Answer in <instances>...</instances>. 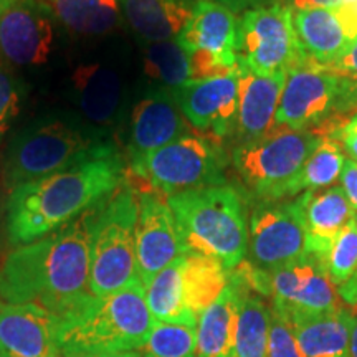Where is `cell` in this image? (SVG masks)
Returning <instances> with one entry per match:
<instances>
[{
    "label": "cell",
    "mask_w": 357,
    "mask_h": 357,
    "mask_svg": "<svg viewBox=\"0 0 357 357\" xmlns=\"http://www.w3.org/2000/svg\"><path fill=\"white\" fill-rule=\"evenodd\" d=\"M89 218L91 211L13 250L0 268V300L40 306L60 321L83 310L95 298L89 287Z\"/></svg>",
    "instance_id": "obj_1"
},
{
    "label": "cell",
    "mask_w": 357,
    "mask_h": 357,
    "mask_svg": "<svg viewBox=\"0 0 357 357\" xmlns=\"http://www.w3.org/2000/svg\"><path fill=\"white\" fill-rule=\"evenodd\" d=\"M123 177V158L114 153L15 187L7 204L10 243H32L68 225L113 195Z\"/></svg>",
    "instance_id": "obj_2"
},
{
    "label": "cell",
    "mask_w": 357,
    "mask_h": 357,
    "mask_svg": "<svg viewBox=\"0 0 357 357\" xmlns=\"http://www.w3.org/2000/svg\"><path fill=\"white\" fill-rule=\"evenodd\" d=\"M118 153L106 132L66 114L38 118L15 134L3 162L8 189Z\"/></svg>",
    "instance_id": "obj_3"
},
{
    "label": "cell",
    "mask_w": 357,
    "mask_h": 357,
    "mask_svg": "<svg viewBox=\"0 0 357 357\" xmlns=\"http://www.w3.org/2000/svg\"><path fill=\"white\" fill-rule=\"evenodd\" d=\"M182 253L215 258L231 271L245 260L248 227L238 192L230 185L202 187L169 195Z\"/></svg>",
    "instance_id": "obj_4"
},
{
    "label": "cell",
    "mask_w": 357,
    "mask_h": 357,
    "mask_svg": "<svg viewBox=\"0 0 357 357\" xmlns=\"http://www.w3.org/2000/svg\"><path fill=\"white\" fill-rule=\"evenodd\" d=\"M155 323L139 280L118 291L95 296L83 310L61 321V356L139 351Z\"/></svg>",
    "instance_id": "obj_5"
},
{
    "label": "cell",
    "mask_w": 357,
    "mask_h": 357,
    "mask_svg": "<svg viewBox=\"0 0 357 357\" xmlns=\"http://www.w3.org/2000/svg\"><path fill=\"white\" fill-rule=\"evenodd\" d=\"M136 220L137 199L128 187L91 208L89 287L95 296H106L139 280Z\"/></svg>",
    "instance_id": "obj_6"
},
{
    "label": "cell",
    "mask_w": 357,
    "mask_h": 357,
    "mask_svg": "<svg viewBox=\"0 0 357 357\" xmlns=\"http://www.w3.org/2000/svg\"><path fill=\"white\" fill-rule=\"evenodd\" d=\"M129 164L134 176L149 189L167 195L225 185V151L222 141L208 134L187 132L171 144Z\"/></svg>",
    "instance_id": "obj_7"
},
{
    "label": "cell",
    "mask_w": 357,
    "mask_h": 357,
    "mask_svg": "<svg viewBox=\"0 0 357 357\" xmlns=\"http://www.w3.org/2000/svg\"><path fill=\"white\" fill-rule=\"evenodd\" d=\"M319 142L321 137L312 129L275 128L258 139L240 142L231 154V162L255 197L275 202L281 200L283 189Z\"/></svg>",
    "instance_id": "obj_8"
},
{
    "label": "cell",
    "mask_w": 357,
    "mask_h": 357,
    "mask_svg": "<svg viewBox=\"0 0 357 357\" xmlns=\"http://www.w3.org/2000/svg\"><path fill=\"white\" fill-rule=\"evenodd\" d=\"M238 63L261 77L288 73L305 63L284 0L243 12L238 29Z\"/></svg>",
    "instance_id": "obj_9"
},
{
    "label": "cell",
    "mask_w": 357,
    "mask_h": 357,
    "mask_svg": "<svg viewBox=\"0 0 357 357\" xmlns=\"http://www.w3.org/2000/svg\"><path fill=\"white\" fill-rule=\"evenodd\" d=\"M248 248L253 265L271 271L306 253L301 197L289 202H261L252 212Z\"/></svg>",
    "instance_id": "obj_10"
},
{
    "label": "cell",
    "mask_w": 357,
    "mask_h": 357,
    "mask_svg": "<svg viewBox=\"0 0 357 357\" xmlns=\"http://www.w3.org/2000/svg\"><path fill=\"white\" fill-rule=\"evenodd\" d=\"M339 83L341 77L319 65L305 63L289 70L275 128L291 131L314 129L334 113Z\"/></svg>",
    "instance_id": "obj_11"
},
{
    "label": "cell",
    "mask_w": 357,
    "mask_h": 357,
    "mask_svg": "<svg viewBox=\"0 0 357 357\" xmlns=\"http://www.w3.org/2000/svg\"><path fill=\"white\" fill-rule=\"evenodd\" d=\"M185 121L200 132L223 139L235 131L238 109V68L222 77L185 82L172 89Z\"/></svg>",
    "instance_id": "obj_12"
},
{
    "label": "cell",
    "mask_w": 357,
    "mask_h": 357,
    "mask_svg": "<svg viewBox=\"0 0 357 357\" xmlns=\"http://www.w3.org/2000/svg\"><path fill=\"white\" fill-rule=\"evenodd\" d=\"M266 276L271 305L281 310L311 314L339 307L337 289L326 273L323 261L310 253L266 271Z\"/></svg>",
    "instance_id": "obj_13"
},
{
    "label": "cell",
    "mask_w": 357,
    "mask_h": 357,
    "mask_svg": "<svg viewBox=\"0 0 357 357\" xmlns=\"http://www.w3.org/2000/svg\"><path fill=\"white\" fill-rule=\"evenodd\" d=\"M55 45V20L37 0H17L0 15V61L12 66H38Z\"/></svg>",
    "instance_id": "obj_14"
},
{
    "label": "cell",
    "mask_w": 357,
    "mask_h": 357,
    "mask_svg": "<svg viewBox=\"0 0 357 357\" xmlns=\"http://www.w3.org/2000/svg\"><path fill=\"white\" fill-rule=\"evenodd\" d=\"M181 255L176 220L167 200L142 192L137 199L136 220V265L142 287Z\"/></svg>",
    "instance_id": "obj_15"
},
{
    "label": "cell",
    "mask_w": 357,
    "mask_h": 357,
    "mask_svg": "<svg viewBox=\"0 0 357 357\" xmlns=\"http://www.w3.org/2000/svg\"><path fill=\"white\" fill-rule=\"evenodd\" d=\"M189 131V123L178 109L172 91L154 89L132 108L128 131L129 162L142 159L171 144Z\"/></svg>",
    "instance_id": "obj_16"
},
{
    "label": "cell",
    "mask_w": 357,
    "mask_h": 357,
    "mask_svg": "<svg viewBox=\"0 0 357 357\" xmlns=\"http://www.w3.org/2000/svg\"><path fill=\"white\" fill-rule=\"evenodd\" d=\"M61 321L35 305H0V357H61Z\"/></svg>",
    "instance_id": "obj_17"
},
{
    "label": "cell",
    "mask_w": 357,
    "mask_h": 357,
    "mask_svg": "<svg viewBox=\"0 0 357 357\" xmlns=\"http://www.w3.org/2000/svg\"><path fill=\"white\" fill-rule=\"evenodd\" d=\"M238 15L213 0H197L176 42L187 53L205 52L238 63Z\"/></svg>",
    "instance_id": "obj_18"
},
{
    "label": "cell",
    "mask_w": 357,
    "mask_h": 357,
    "mask_svg": "<svg viewBox=\"0 0 357 357\" xmlns=\"http://www.w3.org/2000/svg\"><path fill=\"white\" fill-rule=\"evenodd\" d=\"M71 93L89 126L106 132L116 123L121 111L124 88L119 73L111 66L79 65L71 75Z\"/></svg>",
    "instance_id": "obj_19"
},
{
    "label": "cell",
    "mask_w": 357,
    "mask_h": 357,
    "mask_svg": "<svg viewBox=\"0 0 357 357\" xmlns=\"http://www.w3.org/2000/svg\"><path fill=\"white\" fill-rule=\"evenodd\" d=\"M252 291L236 268L220 296L202 312L195 326V357H234L236 323L245 294Z\"/></svg>",
    "instance_id": "obj_20"
},
{
    "label": "cell",
    "mask_w": 357,
    "mask_h": 357,
    "mask_svg": "<svg viewBox=\"0 0 357 357\" xmlns=\"http://www.w3.org/2000/svg\"><path fill=\"white\" fill-rule=\"evenodd\" d=\"M288 73L261 77L238 63V109L235 131L243 141L258 139L275 128Z\"/></svg>",
    "instance_id": "obj_21"
},
{
    "label": "cell",
    "mask_w": 357,
    "mask_h": 357,
    "mask_svg": "<svg viewBox=\"0 0 357 357\" xmlns=\"http://www.w3.org/2000/svg\"><path fill=\"white\" fill-rule=\"evenodd\" d=\"M300 197L306 231V253L316 257L324 265L334 238L356 212L341 185L326 187L324 190H307Z\"/></svg>",
    "instance_id": "obj_22"
},
{
    "label": "cell",
    "mask_w": 357,
    "mask_h": 357,
    "mask_svg": "<svg viewBox=\"0 0 357 357\" xmlns=\"http://www.w3.org/2000/svg\"><path fill=\"white\" fill-rule=\"evenodd\" d=\"M293 26L305 63L329 66L354 42L336 8L293 10Z\"/></svg>",
    "instance_id": "obj_23"
},
{
    "label": "cell",
    "mask_w": 357,
    "mask_h": 357,
    "mask_svg": "<svg viewBox=\"0 0 357 357\" xmlns=\"http://www.w3.org/2000/svg\"><path fill=\"white\" fill-rule=\"evenodd\" d=\"M288 314L303 357H347L354 312L339 306L324 312Z\"/></svg>",
    "instance_id": "obj_24"
},
{
    "label": "cell",
    "mask_w": 357,
    "mask_h": 357,
    "mask_svg": "<svg viewBox=\"0 0 357 357\" xmlns=\"http://www.w3.org/2000/svg\"><path fill=\"white\" fill-rule=\"evenodd\" d=\"M197 0H119L123 19L144 43L176 40Z\"/></svg>",
    "instance_id": "obj_25"
},
{
    "label": "cell",
    "mask_w": 357,
    "mask_h": 357,
    "mask_svg": "<svg viewBox=\"0 0 357 357\" xmlns=\"http://www.w3.org/2000/svg\"><path fill=\"white\" fill-rule=\"evenodd\" d=\"M53 20L83 37L106 35L121 24L119 0H37Z\"/></svg>",
    "instance_id": "obj_26"
},
{
    "label": "cell",
    "mask_w": 357,
    "mask_h": 357,
    "mask_svg": "<svg viewBox=\"0 0 357 357\" xmlns=\"http://www.w3.org/2000/svg\"><path fill=\"white\" fill-rule=\"evenodd\" d=\"M229 278L230 271L215 258L182 253V293L192 318L199 321L229 284Z\"/></svg>",
    "instance_id": "obj_27"
},
{
    "label": "cell",
    "mask_w": 357,
    "mask_h": 357,
    "mask_svg": "<svg viewBox=\"0 0 357 357\" xmlns=\"http://www.w3.org/2000/svg\"><path fill=\"white\" fill-rule=\"evenodd\" d=\"M144 289L147 306L155 321L195 329L197 321L187 311L182 293V255L159 271Z\"/></svg>",
    "instance_id": "obj_28"
},
{
    "label": "cell",
    "mask_w": 357,
    "mask_h": 357,
    "mask_svg": "<svg viewBox=\"0 0 357 357\" xmlns=\"http://www.w3.org/2000/svg\"><path fill=\"white\" fill-rule=\"evenodd\" d=\"M344 160L341 142L321 137V142L303 164L300 172L283 189L281 199L293 197L303 190L307 192L331 187L341 177Z\"/></svg>",
    "instance_id": "obj_29"
},
{
    "label": "cell",
    "mask_w": 357,
    "mask_h": 357,
    "mask_svg": "<svg viewBox=\"0 0 357 357\" xmlns=\"http://www.w3.org/2000/svg\"><path fill=\"white\" fill-rule=\"evenodd\" d=\"M271 306L253 291L245 294L236 323L234 357H268Z\"/></svg>",
    "instance_id": "obj_30"
},
{
    "label": "cell",
    "mask_w": 357,
    "mask_h": 357,
    "mask_svg": "<svg viewBox=\"0 0 357 357\" xmlns=\"http://www.w3.org/2000/svg\"><path fill=\"white\" fill-rule=\"evenodd\" d=\"M144 73L166 84V88L181 86L190 79L189 53L176 40L146 43Z\"/></svg>",
    "instance_id": "obj_31"
},
{
    "label": "cell",
    "mask_w": 357,
    "mask_h": 357,
    "mask_svg": "<svg viewBox=\"0 0 357 357\" xmlns=\"http://www.w3.org/2000/svg\"><path fill=\"white\" fill-rule=\"evenodd\" d=\"M141 357H195V329L155 321Z\"/></svg>",
    "instance_id": "obj_32"
},
{
    "label": "cell",
    "mask_w": 357,
    "mask_h": 357,
    "mask_svg": "<svg viewBox=\"0 0 357 357\" xmlns=\"http://www.w3.org/2000/svg\"><path fill=\"white\" fill-rule=\"evenodd\" d=\"M357 215V213H356ZM352 217L339 231L324 260L326 273L331 283L339 287L346 283L357 270V217Z\"/></svg>",
    "instance_id": "obj_33"
},
{
    "label": "cell",
    "mask_w": 357,
    "mask_h": 357,
    "mask_svg": "<svg viewBox=\"0 0 357 357\" xmlns=\"http://www.w3.org/2000/svg\"><path fill=\"white\" fill-rule=\"evenodd\" d=\"M268 357H303L294 336L291 318L287 311L273 305H271Z\"/></svg>",
    "instance_id": "obj_34"
},
{
    "label": "cell",
    "mask_w": 357,
    "mask_h": 357,
    "mask_svg": "<svg viewBox=\"0 0 357 357\" xmlns=\"http://www.w3.org/2000/svg\"><path fill=\"white\" fill-rule=\"evenodd\" d=\"M22 102V88L12 77L7 65L0 61V142H2L12 121L17 118Z\"/></svg>",
    "instance_id": "obj_35"
},
{
    "label": "cell",
    "mask_w": 357,
    "mask_h": 357,
    "mask_svg": "<svg viewBox=\"0 0 357 357\" xmlns=\"http://www.w3.org/2000/svg\"><path fill=\"white\" fill-rule=\"evenodd\" d=\"M334 113L347 118L357 113V77H341Z\"/></svg>",
    "instance_id": "obj_36"
},
{
    "label": "cell",
    "mask_w": 357,
    "mask_h": 357,
    "mask_svg": "<svg viewBox=\"0 0 357 357\" xmlns=\"http://www.w3.org/2000/svg\"><path fill=\"white\" fill-rule=\"evenodd\" d=\"M324 68L337 77H357V38L349 43V47L337 56L336 61Z\"/></svg>",
    "instance_id": "obj_37"
},
{
    "label": "cell",
    "mask_w": 357,
    "mask_h": 357,
    "mask_svg": "<svg viewBox=\"0 0 357 357\" xmlns=\"http://www.w3.org/2000/svg\"><path fill=\"white\" fill-rule=\"evenodd\" d=\"M339 178H341V187L344 189L352 208L357 213V160L346 159Z\"/></svg>",
    "instance_id": "obj_38"
},
{
    "label": "cell",
    "mask_w": 357,
    "mask_h": 357,
    "mask_svg": "<svg viewBox=\"0 0 357 357\" xmlns=\"http://www.w3.org/2000/svg\"><path fill=\"white\" fill-rule=\"evenodd\" d=\"M336 141L341 142L342 147H346L351 159L357 160V113L346 119L344 124L339 129Z\"/></svg>",
    "instance_id": "obj_39"
},
{
    "label": "cell",
    "mask_w": 357,
    "mask_h": 357,
    "mask_svg": "<svg viewBox=\"0 0 357 357\" xmlns=\"http://www.w3.org/2000/svg\"><path fill=\"white\" fill-rule=\"evenodd\" d=\"M352 0H287L291 10H307V8H339Z\"/></svg>",
    "instance_id": "obj_40"
},
{
    "label": "cell",
    "mask_w": 357,
    "mask_h": 357,
    "mask_svg": "<svg viewBox=\"0 0 357 357\" xmlns=\"http://www.w3.org/2000/svg\"><path fill=\"white\" fill-rule=\"evenodd\" d=\"M341 19L344 20V24L349 29L352 38H357V0H352V2L346 3V6L336 8Z\"/></svg>",
    "instance_id": "obj_41"
},
{
    "label": "cell",
    "mask_w": 357,
    "mask_h": 357,
    "mask_svg": "<svg viewBox=\"0 0 357 357\" xmlns=\"http://www.w3.org/2000/svg\"><path fill=\"white\" fill-rule=\"evenodd\" d=\"M213 2L222 3V6L230 8V10L238 13V12H247V10H252V8L261 7L265 6V3L273 2V0H213Z\"/></svg>",
    "instance_id": "obj_42"
},
{
    "label": "cell",
    "mask_w": 357,
    "mask_h": 357,
    "mask_svg": "<svg viewBox=\"0 0 357 357\" xmlns=\"http://www.w3.org/2000/svg\"><path fill=\"white\" fill-rule=\"evenodd\" d=\"M337 294L341 296L342 301L347 303V305L351 306L357 305V270L354 271V275H352L351 278L342 284V287L337 288Z\"/></svg>",
    "instance_id": "obj_43"
},
{
    "label": "cell",
    "mask_w": 357,
    "mask_h": 357,
    "mask_svg": "<svg viewBox=\"0 0 357 357\" xmlns=\"http://www.w3.org/2000/svg\"><path fill=\"white\" fill-rule=\"evenodd\" d=\"M63 357V356H61ZM66 357H141L139 351H123V352H96V354H75Z\"/></svg>",
    "instance_id": "obj_44"
},
{
    "label": "cell",
    "mask_w": 357,
    "mask_h": 357,
    "mask_svg": "<svg viewBox=\"0 0 357 357\" xmlns=\"http://www.w3.org/2000/svg\"><path fill=\"white\" fill-rule=\"evenodd\" d=\"M347 357H357V312L354 314V324H352L349 351H347Z\"/></svg>",
    "instance_id": "obj_45"
},
{
    "label": "cell",
    "mask_w": 357,
    "mask_h": 357,
    "mask_svg": "<svg viewBox=\"0 0 357 357\" xmlns=\"http://www.w3.org/2000/svg\"><path fill=\"white\" fill-rule=\"evenodd\" d=\"M15 2L17 0H0V15H2V13H6Z\"/></svg>",
    "instance_id": "obj_46"
},
{
    "label": "cell",
    "mask_w": 357,
    "mask_h": 357,
    "mask_svg": "<svg viewBox=\"0 0 357 357\" xmlns=\"http://www.w3.org/2000/svg\"><path fill=\"white\" fill-rule=\"evenodd\" d=\"M0 305H2V303H0Z\"/></svg>",
    "instance_id": "obj_47"
}]
</instances>
